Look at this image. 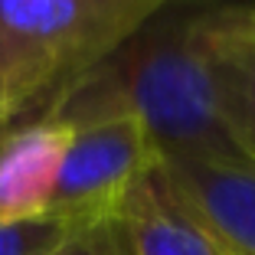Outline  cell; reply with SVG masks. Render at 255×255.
Masks as SVG:
<instances>
[{"label":"cell","mask_w":255,"mask_h":255,"mask_svg":"<svg viewBox=\"0 0 255 255\" xmlns=\"http://www.w3.org/2000/svg\"><path fill=\"white\" fill-rule=\"evenodd\" d=\"M193 10H255V0H177Z\"/></svg>","instance_id":"10"},{"label":"cell","mask_w":255,"mask_h":255,"mask_svg":"<svg viewBox=\"0 0 255 255\" xmlns=\"http://www.w3.org/2000/svg\"><path fill=\"white\" fill-rule=\"evenodd\" d=\"M46 255H128V242L118 219H105V223L69 229L66 239Z\"/></svg>","instance_id":"9"},{"label":"cell","mask_w":255,"mask_h":255,"mask_svg":"<svg viewBox=\"0 0 255 255\" xmlns=\"http://www.w3.org/2000/svg\"><path fill=\"white\" fill-rule=\"evenodd\" d=\"M177 193L236 255H255V164L160 160Z\"/></svg>","instance_id":"7"},{"label":"cell","mask_w":255,"mask_h":255,"mask_svg":"<svg viewBox=\"0 0 255 255\" xmlns=\"http://www.w3.org/2000/svg\"><path fill=\"white\" fill-rule=\"evenodd\" d=\"M154 13L134 0H0V134L43 118Z\"/></svg>","instance_id":"2"},{"label":"cell","mask_w":255,"mask_h":255,"mask_svg":"<svg viewBox=\"0 0 255 255\" xmlns=\"http://www.w3.org/2000/svg\"><path fill=\"white\" fill-rule=\"evenodd\" d=\"M69 141L72 128L49 115L0 134V226L49 213Z\"/></svg>","instance_id":"5"},{"label":"cell","mask_w":255,"mask_h":255,"mask_svg":"<svg viewBox=\"0 0 255 255\" xmlns=\"http://www.w3.org/2000/svg\"><path fill=\"white\" fill-rule=\"evenodd\" d=\"M200 46L226 121L255 160V10H203Z\"/></svg>","instance_id":"6"},{"label":"cell","mask_w":255,"mask_h":255,"mask_svg":"<svg viewBox=\"0 0 255 255\" xmlns=\"http://www.w3.org/2000/svg\"><path fill=\"white\" fill-rule=\"evenodd\" d=\"M72 226L56 216L23 219L0 226V255H46L69 236Z\"/></svg>","instance_id":"8"},{"label":"cell","mask_w":255,"mask_h":255,"mask_svg":"<svg viewBox=\"0 0 255 255\" xmlns=\"http://www.w3.org/2000/svg\"><path fill=\"white\" fill-rule=\"evenodd\" d=\"M157 160V147L134 115H112L72 128L46 216L72 229L115 219L131 187Z\"/></svg>","instance_id":"3"},{"label":"cell","mask_w":255,"mask_h":255,"mask_svg":"<svg viewBox=\"0 0 255 255\" xmlns=\"http://www.w3.org/2000/svg\"><path fill=\"white\" fill-rule=\"evenodd\" d=\"M200 13L170 0L59 95L49 118L69 128L134 115L160 160L255 164L223 115L200 46Z\"/></svg>","instance_id":"1"},{"label":"cell","mask_w":255,"mask_h":255,"mask_svg":"<svg viewBox=\"0 0 255 255\" xmlns=\"http://www.w3.org/2000/svg\"><path fill=\"white\" fill-rule=\"evenodd\" d=\"M128 255H236L177 193L164 164H154L115 213Z\"/></svg>","instance_id":"4"},{"label":"cell","mask_w":255,"mask_h":255,"mask_svg":"<svg viewBox=\"0 0 255 255\" xmlns=\"http://www.w3.org/2000/svg\"><path fill=\"white\" fill-rule=\"evenodd\" d=\"M134 3H144V7H154V10H160V7H167L170 0H134Z\"/></svg>","instance_id":"11"}]
</instances>
